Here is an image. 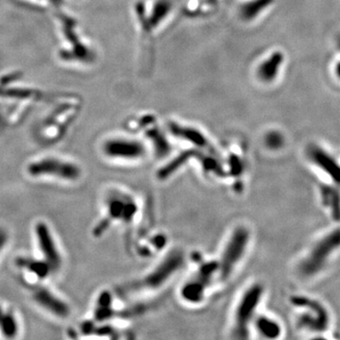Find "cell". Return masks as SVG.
<instances>
[{"mask_svg":"<svg viewBox=\"0 0 340 340\" xmlns=\"http://www.w3.org/2000/svg\"><path fill=\"white\" fill-rule=\"evenodd\" d=\"M307 157L316 167L328 176L333 183L332 187L323 189L324 203L332 211L334 218L340 217V164L331 154L316 145H310L306 150Z\"/></svg>","mask_w":340,"mask_h":340,"instance_id":"cell-1","label":"cell"},{"mask_svg":"<svg viewBox=\"0 0 340 340\" xmlns=\"http://www.w3.org/2000/svg\"><path fill=\"white\" fill-rule=\"evenodd\" d=\"M27 172L33 178L52 177L69 182L78 181L82 177V169L78 165L52 157L31 162L27 167Z\"/></svg>","mask_w":340,"mask_h":340,"instance_id":"cell-5","label":"cell"},{"mask_svg":"<svg viewBox=\"0 0 340 340\" xmlns=\"http://www.w3.org/2000/svg\"><path fill=\"white\" fill-rule=\"evenodd\" d=\"M340 248V229L316 242L298 265L299 273L305 277L316 275L325 266L330 256Z\"/></svg>","mask_w":340,"mask_h":340,"instance_id":"cell-3","label":"cell"},{"mask_svg":"<svg viewBox=\"0 0 340 340\" xmlns=\"http://www.w3.org/2000/svg\"><path fill=\"white\" fill-rule=\"evenodd\" d=\"M34 233L43 259L48 263L52 271L58 270L62 265V256L48 224L43 221L37 222Z\"/></svg>","mask_w":340,"mask_h":340,"instance_id":"cell-10","label":"cell"},{"mask_svg":"<svg viewBox=\"0 0 340 340\" xmlns=\"http://www.w3.org/2000/svg\"><path fill=\"white\" fill-rule=\"evenodd\" d=\"M253 323L256 324L257 331L259 334H262L264 337L273 338L281 334L279 324L268 316H260L259 318L255 317Z\"/></svg>","mask_w":340,"mask_h":340,"instance_id":"cell-19","label":"cell"},{"mask_svg":"<svg viewBox=\"0 0 340 340\" xmlns=\"http://www.w3.org/2000/svg\"><path fill=\"white\" fill-rule=\"evenodd\" d=\"M285 64V55L282 51H273L268 55L258 65L256 77L263 84L274 83L280 76L281 71Z\"/></svg>","mask_w":340,"mask_h":340,"instance_id":"cell-13","label":"cell"},{"mask_svg":"<svg viewBox=\"0 0 340 340\" xmlns=\"http://www.w3.org/2000/svg\"><path fill=\"white\" fill-rule=\"evenodd\" d=\"M183 264V256L179 253H172L166 260L147 275L139 284V288L144 290H154L167 283L176 273Z\"/></svg>","mask_w":340,"mask_h":340,"instance_id":"cell-9","label":"cell"},{"mask_svg":"<svg viewBox=\"0 0 340 340\" xmlns=\"http://www.w3.org/2000/svg\"><path fill=\"white\" fill-rule=\"evenodd\" d=\"M33 299L43 309L57 317H66L70 314L69 305L48 288L39 287L33 291Z\"/></svg>","mask_w":340,"mask_h":340,"instance_id":"cell-12","label":"cell"},{"mask_svg":"<svg viewBox=\"0 0 340 340\" xmlns=\"http://www.w3.org/2000/svg\"><path fill=\"white\" fill-rule=\"evenodd\" d=\"M282 139H283V137L281 136L278 132L271 131V132H269V134L267 135L266 142H267V145L269 146V148L276 149V148L280 147L281 144H283V140Z\"/></svg>","mask_w":340,"mask_h":340,"instance_id":"cell-20","label":"cell"},{"mask_svg":"<svg viewBox=\"0 0 340 340\" xmlns=\"http://www.w3.org/2000/svg\"><path fill=\"white\" fill-rule=\"evenodd\" d=\"M334 74L336 78L340 79V60L336 61L334 65Z\"/></svg>","mask_w":340,"mask_h":340,"instance_id":"cell-22","label":"cell"},{"mask_svg":"<svg viewBox=\"0 0 340 340\" xmlns=\"http://www.w3.org/2000/svg\"><path fill=\"white\" fill-rule=\"evenodd\" d=\"M9 241V234L7 233L6 230L3 228H0V254L5 249L7 244Z\"/></svg>","mask_w":340,"mask_h":340,"instance_id":"cell-21","label":"cell"},{"mask_svg":"<svg viewBox=\"0 0 340 340\" xmlns=\"http://www.w3.org/2000/svg\"><path fill=\"white\" fill-rule=\"evenodd\" d=\"M250 233L244 227L233 230L228 239L221 253V260L217 263L218 273L224 280L233 274L235 268L243 259L250 243Z\"/></svg>","mask_w":340,"mask_h":340,"instance_id":"cell-4","label":"cell"},{"mask_svg":"<svg viewBox=\"0 0 340 340\" xmlns=\"http://www.w3.org/2000/svg\"><path fill=\"white\" fill-rule=\"evenodd\" d=\"M19 333V323L13 312L0 305V334L5 338L12 339Z\"/></svg>","mask_w":340,"mask_h":340,"instance_id":"cell-18","label":"cell"},{"mask_svg":"<svg viewBox=\"0 0 340 340\" xmlns=\"http://www.w3.org/2000/svg\"><path fill=\"white\" fill-rule=\"evenodd\" d=\"M172 10L171 0H156L147 17L149 30H155L167 19Z\"/></svg>","mask_w":340,"mask_h":340,"instance_id":"cell-16","label":"cell"},{"mask_svg":"<svg viewBox=\"0 0 340 340\" xmlns=\"http://www.w3.org/2000/svg\"><path fill=\"white\" fill-rule=\"evenodd\" d=\"M215 272H218L217 263L203 265L184 285L181 291L184 301L190 305L199 304L205 297L210 285L213 283Z\"/></svg>","mask_w":340,"mask_h":340,"instance_id":"cell-6","label":"cell"},{"mask_svg":"<svg viewBox=\"0 0 340 340\" xmlns=\"http://www.w3.org/2000/svg\"><path fill=\"white\" fill-rule=\"evenodd\" d=\"M169 128H170V131H172V133L177 135V137L183 138L186 141H189L191 143L197 145L198 147L207 148L209 146L207 139L196 128L181 125L179 123H171Z\"/></svg>","mask_w":340,"mask_h":340,"instance_id":"cell-17","label":"cell"},{"mask_svg":"<svg viewBox=\"0 0 340 340\" xmlns=\"http://www.w3.org/2000/svg\"><path fill=\"white\" fill-rule=\"evenodd\" d=\"M296 303L307 309V312L301 316L299 326L310 331L317 332H322L327 329L329 317L323 305L315 301L304 298H299Z\"/></svg>","mask_w":340,"mask_h":340,"instance_id":"cell-11","label":"cell"},{"mask_svg":"<svg viewBox=\"0 0 340 340\" xmlns=\"http://www.w3.org/2000/svg\"><path fill=\"white\" fill-rule=\"evenodd\" d=\"M142 142L130 138H111L103 144L102 151L108 158L123 161H137L146 155Z\"/></svg>","mask_w":340,"mask_h":340,"instance_id":"cell-7","label":"cell"},{"mask_svg":"<svg viewBox=\"0 0 340 340\" xmlns=\"http://www.w3.org/2000/svg\"><path fill=\"white\" fill-rule=\"evenodd\" d=\"M275 0H249L239 7V17L245 22L253 21L274 4Z\"/></svg>","mask_w":340,"mask_h":340,"instance_id":"cell-15","label":"cell"},{"mask_svg":"<svg viewBox=\"0 0 340 340\" xmlns=\"http://www.w3.org/2000/svg\"><path fill=\"white\" fill-rule=\"evenodd\" d=\"M264 288L260 284H253L245 290L233 312L232 334L235 338L249 337L251 324L255 319L258 306L263 298Z\"/></svg>","mask_w":340,"mask_h":340,"instance_id":"cell-2","label":"cell"},{"mask_svg":"<svg viewBox=\"0 0 340 340\" xmlns=\"http://www.w3.org/2000/svg\"><path fill=\"white\" fill-rule=\"evenodd\" d=\"M16 266L28 271L30 274L34 275L39 280L48 278L52 272L50 266L44 259H35L28 256L19 257L16 259Z\"/></svg>","mask_w":340,"mask_h":340,"instance_id":"cell-14","label":"cell"},{"mask_svg":"<svg viewBox=\"0 0 340 340\" xmlns=\"http://www.w3.org/2000/svg\"><path fill=\"white\" fill-rule=\"evenodd\" d=\"M108 216L96 227L94 233L96 236L101 235L113 221L130 222L135 214L136 206L133 201L127 196H113L108 201Z\"/></svg>","mask_w":340,"mask_h":340,"instance_id":"cell-8","label":"cell"}]
</instances>
